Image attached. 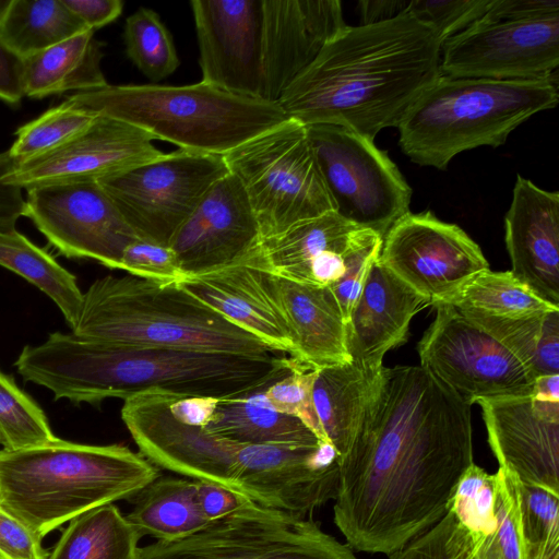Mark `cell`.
Wrapping results in <instances>:
<instances>
[{
  "label": "cell",
  "instance_id": "obj_20",
  "mask_svg": "<svg viewBox=\"0 0 559 559\" xmlns=\"http://www.w3.org/2000/svg\"><path fill=\"white\" fill-rule=\"evenodd\" d=\"M202 82L262 99V0L190 2Z\"/></svg>",
  "mask_w": 559,
  "mask_h": 559
},
{
  "label": "cell",
  "instance_id": "obj_27",
  "mask_svg": "<svg viewBox=\"0 0 559 559\" xmlns=\"http://www.w3.org/2000/svg\"><path fill=\"white\" fill-rule=\"evenodd\" d=\"M274 292L293 345V358L311 370L350 362L345 321L330 287L272 275Z\"/></svg>",
  "mask_w": 559,
  "mask_h": 559
},
{
  "label": "cell",
  "instance_id": "obj_14",
  "mask_svg": "<svg viewBox=\"0 0 559 559\" xmlns=\"http://www.w3.org/2000/svg\"><path fill=\"white\" fill-rule=\"evenodd\" d=\"M25 216L61 254L120 270L124 248L138 239L97 181L31 189Z\"/></svg>",
  "mask_w": 559,
  "mask_h": 559
},
{
  "label": "cell",
  "instance_id": "obj_2",
  "mask_svg": "<svg viewBox=\"0 0 559 559\" xmlns=\"http://www.w3.org/2000/svg\"><path fill=\"white\" fill-rule=\"evenodd\" d=\"M441 48L428 24L402 13L346 25L283 92L287 118L334 124L370 140L397 127L411 105L441 75Z\"/></svg>",
  "mask_w": 559,
  "mask_h": 559
},
{
  "label": "cell",
  "instance_id": "obj_6",
  "mask_svg": "<svg viewBox=\"0 0 559 559\" xmlns=\"http://www.w3.org/2000/svg\"><path fill=\"white\" fill-rule=\"evenodd\" d=\"M557 76L491 80L440 75L396 127L403 153L415 164L445 169L459 153L502 145L531 116L558 103Z\"/></svg>",
  "mask_w": 559,
  "mask_h": 559
},
{
  "label": "cell",
  "instance_id": "obj_38",
  "mask_svg": "<svg viewBox=\"0 0 559 559\" xmlns=\"http://www.w3.org/2000/svg\"><path fill=\"white\" fill-rule=\"evenodd\" d=\"M85 109L66 99L35 120L20 127L16 139L8 150L15 166L48 153L84 132L96 119Z\"/></svg>",
  "mask_w": 559,
  "mask_h": 559
},
{
  "label": "cell",
  "instance_id": "obj_35",
  "mask_svg": "<svg viewBox=\"0 0 559 559\" xmlns=\"http://www.w3.org/2000/svg\"><path fill=\"white\" fill-rule=\"evenodd\" d=\"M0 265L45 293L61 310L71 330L75 326L83 302L75 276L16 228L0 230Z\"/></svg>",
  "mask_w": 559,
  "mask_h": 559
},
{
  "label": "cell",
  "instance_id": "obj_41",
  "mask_svg": "<svg viewBox=\"0 0 559 559\" xmlns=\"http://www.w3.org/2000/svg\"><path fill=\"white\" fill-rule=\"evenodd\" d=\"M382 246V237L377 233L358 228L345 253V272L330 286L341 308L345 324L358 299L368 272L377 260Z\"/></svg>",
  "mask_w": 559,
  "mask_h": 559
},
{
  "label": "cell",
  "instance_id": "obj_8",
  "mask_svg": "<svg viewBox=\"0 0 559 559\" xmlns=\"http://www.w3.org/2000/svg\"><path fill=\"white\" fill-rule=\"evenodd\" d=\"M223 157L248 198L261 241L300 221L334 211L301 122L288 118Z\"/></svg>",
  "mask_w": 559,
  "mask_h": 559
},
{
  "label": "cell",
  "instance_id": "obj_11",
  "mask_svg": "<svg viewBox=\"0 0 559 559\" xmlns=\"http://www.w3.org/2000/svg\"><path fill=\"white\" fill-rule=\"evenodd\" d=\"M222 155L185 150L97 180L138 238L164 246L227 175Z\"/></svg>",
  "mask_w": 559,
  "mask_h": 559
},
{
  "label": "cell",
  "instance_id": "obj_5",
  "mask_svg": "<svg viewBox=\"0 0 559 559\" xmlns=\"http://www.w3.org/2000/svg\"><path fill=\"white\" fill-rule=\"evenodd\" d=\"M78 336L109 344L216 354H277L178 283L133 275L98 278L83 293ZM282 354V353H281Z\"/></svg>",
  "mask_w": 559,
  "mask_h": 559
},
{
  "label": "cell",
  "instance_id": "obj_18",
  "mask_svg": "<svg viewBox=\"0 0 559 559\" xmlns=\"http://www.w3.org/2000/svg\"><path fill=\"white\" fill-rule=\"evenodd\" d=\"M236 490L258 504L301 515L338 493V455L328 441L310 445L240 444Z\"/></svg>",
  "mask_w": 559,
  "mask_h": 559
},
{
  "label": "cell",
  "instance_id": "obj_21",
  "mask_svg": "<svg viewBox=\"0 0 559 559\" xmlns=\"http://www.w3.org/2000/svg\"><path fill=\"white\" fill-rule=\"evenodd\" d=\"M258 222L238 179L228 173L205 193L169 242L186 276L238 263L259 251Z\"/></svg>",
  "mask_w": 559,
  "mask_h": 559
},
{
  "label": "cell",
  "instance_id": "obj_23",
  "mask_svg": "<svg viewBox=\"0 0 559 559\" xmlns=\"http://www.w3.org/2000/svg\"><path fill=\"white\" fill-rule=\"evenodd\" d=\"M345 26L338 0H262V99L277 103Z\"/></svg>",
  "mask_w": 559,
  "mask_h": 559
},
{
  "label": "cell",
  "instance_id": "obj_12",
  "mask_svg": "<svg viewBox=\"0 0 559 559\" xmlns=\"http://www.w3.org/2000/svg\"><path fill=\"white\" fill-rule=\"evenodd\" d=\"M418 343L420 366L472 406L480 400L532 395L535 377L508 348L448 304Z\"/></svg>",
  "mask_w": 559,
  "mask_h": 559
},
{
  "label": "cell",
  "instance_id": "obj_9",
  "mask_svg": "<svg viewBox=\"0 0 559 559\" xmlns=\"http://www.w3.org/2000/svg\"><path fill=\"white\" fill-rule=\"evenodd\" d=\"M138 559H358L311 515L251 501L237 512L174 542L140 547Z\"/></svg>",
  "mask_w": 559,
  "mask_h": 559
},
{
  "label": "cell",
  "instance_id": "obj_4",
  "mask_svg": "<svg viewBox=\"0 0 559 559\" xmlns=\"http://www.w3.org/2000/svg\"><path fill=\"white\" fill-rule=\"evenodd\" d=\"M158 477L157 466L126 445L56 438L0 450V507L43 539L93 509L135 497Z\"/></svg>",
  "mask_w": 559,
  "mask_h": 559
},
{
  "label": "cell",
  "instance_id": "obj_47",
  "mask_svg": "<svg viewBox=\"0 0 559 559\" xmlns=\"http://www.w3.org/2000/svg\"><path fill=\"white\" fill-rule=\"evenodd\" d=\"M559 15L558 0H491L480 20L528 21Z\"/></svg>",
  "mask_w": 559,
  "mask_h": 559
},
{
  "label": "cell",
  "instance_id": "obj_10",
  "mask_svg": "<svg viewBox=\"0 0 559 559\" xmlns=\"http://www.w3.org/2000/svg\"><path fill=\"white\" fill-rule=\"evenodd\" d=\"M334 211L380 237L409 212L412 188L386 152L334 124L306 126Z\"/></svg>",
  "mask_w": 559,
  "mask_h": 559
},
{
  "label": "cell",
  "instance_id": "obj_33",
  "mask_svg": "<svg viewBox=\"0 0 559 559\" xmlns=\"http://www.w3.org/2000/svg\"><path fill=\"white\" fill-rule=\"evenodd\" d=\"M87 29L62 0H10L0 22V38L24 59Z\"/></svg>",
  "mask_w": 559,
  "mask_h": 559
},
{
  "label": "cell",
  "instance_id": "obj_37",
  "mask_svg": "<svg viewBox=\"0 0 559 559\" xmlns=\"http://www.w3.org/2000/svg\"><path fill=\"white\" fill-rule=\"evenodd\" d=\"M123 38L128 58L153 82L169 76L180 64L169 31L151 9L140 8L126 20Z\"/></svg>",
  "mask_w": 559,
  "mask_h": 559
},
{
  "label": "cell",
  "instance_id": "obj_15",
  "mask_svg": "<svg viewBox=\"0 0 559 559\" xmlns=\"http://www.w3.org/2000/svg\"><path fill=\"white\" fill-rule=\"evenodd\" d=\"M559 15L528 21L478 20L448 38L441 74L450 78L540 80L557 76Z\"/></svg>",
  "mask_w": 559,
  "mask_h": 559
},
{
  "label": "cell",
  "instance_id": "obj_26",
  "mask_svg": "<svg viewBox=\"0 0 559 559\" xmlns=\"http://www.w3.org/2000/svg\"><path fill=\"white\" fill-rule=\"evenodd\" d=\"M186 292L272 350L293 354L287 325L274 292L272 275L247 263L186 276Z\"/></svg>",
  "mask_w": 559,
  "mask_h": 559
},
{
  "label": "cell",
  "instance_id": "obj_53",
  "mask_svg": "<svg viewBox=\"0 0 559 559\" xmlns=\"http://www.w3.org/2000/svg\"><path fill=\"white\" fill-rule=\"evenodd\" d=\"M23 96L22 59L0 38V99L10 105H17Z\"/></svg>",
  "mask_w": 559,
  "mask_h": 559
},
{
  "label": "cell",
  "instance_id": "obj_43",
  "mask_svg": "<svg viewBox=\"0 0 559 559\" xmlns=\"http://www.w3.org/2000/svg\"><path fill=\"white\" fill-rule=\"evenodd\" d=\"M491 0H408L403 13L428 24L443 44L483 17Z\"/></svg>",
  "mask_w": 559,
  "mask_h": 559
},
{
  "label": "cell",
  "instance_id": "obj_17",
  "mask_svg": "<svg viewBox=\"0 0 559 559\" xmlns=\"http://www.w3.org/2000/svg\"><path fill=\"white\" fill-rule=\"evenodd\" d=\"M173 394L147 390L123 400L121 418L140 453L157 467L237 491L239 443L176 418L169 407Z\"/></svg>",
  "mask_w": 559,
  "mask_h": 559
},
{
  "label": "cell",
  "instance_id": "obj_50",
  "mask_svg": "<svg viewBox=\"0 0 559 559\" xmlns=\"http://www.w3.org/2000/svg\"><path fill=\"white\" fill-rule=\"evenodd\" d=\"M62 2L92 31L114 22L123 10L121 0H62Z\"/></svg>",
  "mask_w": 559,
  "mask_h": 559
},
{
  "label": "cell",
  "instance_id": "obj_1",
  "mask_svg": "<svg viewBox=\"0 0 559 559\" xmlns=\"http://www.w3.org/2000/svg\"><path fill=\"white\" fill-rule=\"evenodd\" d=\"M473 459L471 406L421 366H383L338 462L334 523L350 548L390 556L444 518Z\"/></svg>",
  "mask_w": 559,
  "mask_h": 559
},
{
  "label": "cell",
  "instance_id": "obj_52",
  "mask_svg": "<svg viewBox=\"0 0 559 559\" xmlns=\"http://www.w3.org/2000/svg\"><path fill=\"white\" fill-rule=\"evenodd\" d=\"M535 378L559 374V310L549 312L533 365Z\"/></svg>",
  "mask_w": 559,
  "mask_h": 559
},
{
  "label": "cell",
  "instance_id": "obj_34",
  "mask_svg": "<svg viewBox=\"0 0 559 559\" xmlns=\"http://www.w3.org/2000/svg\"><path fill=\"white\" fill-rule=\"evenodd\" d=\"M140 537L108 503L70 521L48 559H138Z\"/></svg>",
  "mask_w": 559,
  "mask_h": 559
},
{
  "label": "cell",
  "instance_id": "obj_30",
  "mask_svg": "<svg viewBox=\"0 0 559 559\" xmlns=\"http://www.w3.org/2000/svg\"><path fill=\"white\" fill-rule=\"evenodd\" d=\"M379 373L367 374L352 362L317 370L313 405L322 432L334 447L338 462L353 444Z\"/></svg>",
  "mask_w": 559,
  "mask_h": 559
},
{
  "label": "cell",
  "instance_id": "obj_13",
  "mask_svg": "<svg viewBox=\"0 0 559 559\" xmlns=\"http://www.w3.org/2000/svg\"><path fill=\"white\" fill-rule=\"evenodd\" d=\"M378 261L430 306L450 304L474 276L489 270L480 247L430 211H409L396 221L382 239Z\"/></svg>",
  "mask_w": 559,
  "mask_h": 559
},
{
  "label": "cell",
  "instance_id": "obj_36",
  "mask_svg": "<svg viewBox=\"0 0 559 559\" xmlns=\"http://www.w3.org/2000/svg\"><path fill=\"white\" fill-rule=\"evenodd\" d=\"M448 305L500 318L559 310L536 296L511 271L493 272L490 269L474 276Z\"/></svg>",
  "mask_w": 559,
  "mask_h": 559
},
{
  "label": "cell",
  "instance_id": "obj_28",
  "mask_svg": "<svg viewBox=\"0 0 559 559\" xmlns=\"http://www.w3.org/2000/svg\"><path fill=\"white\" fill-rule=\"evenodd\" d=\"M358 228L335 211L300 221L261 241L252 266L273 276L312 285V263L328 252L346 251Z\"/></svg>",
  "mask_w": 559,
  "mask_h": 559
},
{
  "label": "cell",
  "instance_id": "obj_42",
  "mask_svg": "<svg viewBox=\"0 0 559 559\" xmlns=\"http://www.w3.org/2000/svg\"><path fill=\"white\" fill-rule=\"evenodd\" d=\"M316 376L317 370L297 365L285 377L266 386L263 394L277 412L299 419L319 440L328 441L313 405L312 389Z\"/></svg>",
  "mask_w": 559,
  "mask_h": 559
},
{
  "label": "cell",
  "instance_id": "obj_39",
  "mask_svg": "<svg viewBox=\"0 0 559 559\" xmlns=\"http://www.w3.org/2000/svg\"><path fill=\"white\" fill-rule=\"evenodd\" d=\"M47 417L39 405L0 370V444L20 450L53 441Z\"/></svg>",
  "mask_w": 559,
  "mask_h": 559
},
{
  "label": "cell",
  "instance_id": "obj_7",
  "mask_svg": "<svg viewBox=\"0 0 559 559\" xmlns=\"http://www.w3.org/2000/svg\"><path fill=\"white\" fill-rule=\"evenodd\" d=\"M66 100L112 117L179 150L222 155L287 120L277 103L239 96L199 82L190 85H107Z\"/></svg>",
  "mask_w": 559,
  "mask_h": 559
},
{
  "label": "cell",
  "instance_id": "obj_48",
  "mask_svg": "<svg viewBox=\"0 0 559 559\" xmlns=\"http://www.w3.org/2000/svg\"><path fill=\"white\" fill-rule=\"evenodd\" d=\"M14 166L9 151L0 153V230L14 229L19 218L25 216L22 189L2 181Z\"/></svg>",
  "mask_w": 559,
  "mask_h": 559
},
{
  "label": "cell",
  "instance_id": "obj_54",
  "mask_svg": "<svg viewBox=\"0 0 559 559\" xmlns=\"http://www.w3.org/2000/svg\"><path fill=\"white\" fill-rule=\"evenodd\" d=\"M408 0H361L358 2L361 24L389 21L402 14Z\"/></svg>",
  "mask_w": 559,
  "mask_h": 559
},
{
  "label": "cell",
  "instance_id": "obj_49",
  "mask_svg": "<svg viewBox=\"0 0 559 559\" xmlns=\"http://www.w3.org/2000/svg\"><path fill=\"white\" fill-rule=\"evenodd\" d=\"M448 523L447 512L432 528L388 556L389 559H447L443 543Z\"/></svg>",
  "mask_w": 559,
  "mask_h": 559
},
{
  "label": "cell",
  "instance_id": "obj_40",
  "mask_svg": "<svg viewBox=\"0 0 559 559\" xmlns=\"http://www.w3.org/2000/svg\"><path fill=\"white\" fill-rule=\"evenodd\" d=\"M457 310L508 348L533 373V365L551 311L530 317L500 318L473 310Z\"/></svg>",
  "mask_w": 559,
  "mask_h": 559
},
{
  "label": "cell",
  "instance_id": "obj_22",
  "mask_svg": "<svg viewBox=\"0 0 559 559\" xmlns=\"http://www.w3.org/2000/svg\"><path fill=\"white\" fill-rule=\"evenodd\" d=\"M488 443L520 483L559 492V402L532 395L480 400Z\"/></svg>",
  "mask_w": 559,
  "mask_h": 559
},
{
  "label": "cell",
  "instance_id": "obj_19",
  "mask_svg": "<svg viewBox=\"0 0 559 559\" xmlns=\"http://www.w3.org/2000/svg\"><path fill=\"white\" fill-rule=\"evenodd\" d=\"M152 138L122 120L97 115L94 122L66 144L14 166L2 181L22 190L97 181L160 157Z\"/></svg>",
  "mask_w": 559,
  "mask_h": 559
},
{
  "label": "cell",
  "instance_id": "obj_32",
  "mask_svg": "<svg viewBox=\"0 0 559 559\" xmlns=\"http://www.w3.org/2000/svg\"><path fill=\"white\" fill-rule=\"evenodd\" d=\"M135 497L126 518L140 538L174 542L210 524L198 507L194 479L159 476Z\"/></svg>",
  "mask_w": 559,
  "mask_h": 559
},
{
  "label": "cell",
  "instance_id": "obj_44",
  "mask_svg": "<svg viewBox=\"0 0 559 559\" xmlns=\"http://www.w3.org/2000/svg\"><path fill=\"white\" fill-rule=\"evenodd\" d=\"M120 270L159 283H180L186 277L168 246L140 238L124 248Z\"/></svg>",
  "mask_w": 559,
  "mask_h": 559
},
{
  "label": "cell",
  "instance_id": "obj_3",
  "mask_svg": "<svg viewBox=\"0 0 559 559\" xmlns=\"http://www.w3.org/2000/svg\"><path fill=\"white\" fill-rule=\"evenodd\" d=\"M285 354L245 356L102 343L51 333L26 345L14 366L27 382L75 405H98L147 390L228 399L263 390L297 362Z\"/></svg>",
  "mask_w": 559,
  "mask_h": 559
},
{
  "label": "cell",
  "instance_id": "obj_51",
  "mask_svg": "<svg viewBox=\"0 0 559 559\" xmlns=\"http://www.w3.org/2000/svg\"><path fill=\"white\" fill-rule=\"evenodd\" d=\"M219 399L173 394L169 403L173 415L185 424L206 427L212 420Z\"/></svg>",
  "mask_w": 559,
  "mask_h": 559
},
{
  "label": "cell",
  "instance_id": "obj_16",
  "mask_svg": "<svg viewBox=\"0 0 559 559\" xmlns=\"http://www.w3.org/2000/svg\"><path fill=\"white\" fill-rule=\"evenodd\" d=\"M448 515L447 559H527L514 473L499 467L489 474L473 463L454 489Z\"/></svg>",
  "mask_w": 559,
  "mask_h": 559
},
{
  "label": "cell",
  "instance_id": "obj_46",
  "mask_svg": "<svg viewBox=\"0 0 559 559\" xmlns=\"http://www.w3.org/2000/svg\"><path fill=\"white\" fill-rule=\"evenodd\" d=\"M194 486L198 507L210 523L237 512L252 501L240 492L212 481L194 479Z\"/></svg>",
  "mask_w": 559,
  "mask_h": 559
},
{
  "label": "cell",
  "instance_id": "obj_25",
  "mask_svg": "<svg viewBox=\"0 0 559 559\" xmlns=\"http://www.w3.org/2000/svg\"><path fill=\"white\" fill-rule=\"evenodd\" d=\"M428 300L382 265L372 263L345 324L350 362L370 376L383 368L384 355L405 343L413 317Z\"/></svg>",
  "mask_w": 559,
  "mask_h": 559
},
{
  "label": "cell",
  "instance_id": "obj_24",
  "mask_svg": "<svg viewBox=\"0 0 559 559\" xmlns=\"http://www.w3.org/2000/svg\"><path fill=\"white\" fill-rule=\"evenodd\" d=\"M504 231L512 274L559 308V193L518 175Z\"/></svg>",
  "mask_w": 559,
  "mask_h": 559
},
{
  "label": "cell",
  "instance_id": "obj_29",
  "mask_svg": "<svg viewBox=\"0 0 559 559\" xmlns=\"http://www.w3.org/2000/svg\"><path fill=\"white\" fill-rule=\"evenodd\" d=\"M103 44L87 29L52 47L22 59L24 96L43 98L90 92L108 85L100 68Z\"/></svg>",
  "mask_w": 559,
  "mask_h": 559
},
{
  "label": "cell",
  "instance_id": "obj_55",
  "mask_svg": "<svg viewBox=\"0 0 559 559\" xmlns=\"http://www.w3.org/2000/svg\"><path fill=\"white\" fill-rule=\"evenodd\" d=\"M533 395L539 400L559 402V374L536 378Z\"/></svg>",
  "mask_w": 559,
  "mask_h": 559
},
{
  "label": "cell",
  "instance_id": "obj_31",
  "mask_svg": "<svg viewBox=\"0 0 559 559\" xmlns=\"http://www.w3.org/2000/svg\"><path fill=\"white\" fill-rule=\"evenodd\" d=\"M263 390L221 399L205 429L240 444L313 447L321 442L299 419L277 412Z\"/></svg>",
  "mask_w": 559,
  "mask_h": 559
},
{
  "label": "cell",
  "instance_id": "obj_45",
  "mask_svg": "<svg viewBox=\"0 0 559 559\" xmlns=\"http://www.w3.org/2000/svg\"><path fill=\"white\" fill-rule=\"evenodd\" d=\"M41 538L0 507V559H48Z\"/></svg>",
  "mask_w": 559,
  "mask_h": 559
},
{
  "label": "cell",
  "instance_id": "obj_56",
  "mask_svg": "<svg viewBox=\"0 0 559 559\" xmlns=\"http://www.w3.org/2000/svg\"><path fill=\"white\" fill-rule=\"evenodd\" d=\"M10 0H0V22L2 20V16L9 5Z\"/></svg>",
  "mask_w": 559,
  "mask_h": 559
}]
</instances>
